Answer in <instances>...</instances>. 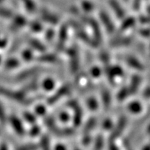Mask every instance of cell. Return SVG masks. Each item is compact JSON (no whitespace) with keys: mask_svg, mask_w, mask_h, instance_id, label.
I'll return each mask as SVG.
<instances>
[{"mask_svg":"<svg viewBox=\"0 0 150 150\" xmlns=\"http://www.w3.org/2000/svg\"><path fill=\"white\" fill-rule=\"evenodd\" d=\"M68 115L66 113H61V116H60V119L62 121H64V122H66L68 120Z\"/></svg>","mask_w":150,"mask_h":150,"instance_id":"d4e9b609","label":"cell"},{"mask_svg":"<svg viewBox=\"0 0 150 150\" xmlns=\"http://www.w3.org/2000/svg\"><path fill=\"white\" fill-rule=\"evenodd\" d=\"M54 37V31L52 29H49L46 32V38L47 41H52Z\"/></svg>","mask_w":150,"mask_h":150,"instance_id":"ffe728a7","label":"cell"},{"mask_svg":"<svg viewBox=\"0 0 150 150\" xmlns=\"http://www.w3.org/2000/svg\"><path fill=\"white\" fill-rule=\"evenodd\" d=\"M30 27H31V29L32 31H37V32H38V31L40 32V31H42V24H41L40 22H36V21L32 22V23L31 24Z\"/></svg>","mask_w":150,"mask_h":150,"instance_id":"d6986e66","label":"cell"},{"mask_svg":"<svg viewBox=\"0 0 150 150\" xmlns=\"http://www.w3.org/2000/svg\"><path fill=\"white\" fill-rule=\"evenodd\" d=\"M36 110V112L38 114H43L45 113V108L44 106H40L36 108V110Z\"/></svg>","mask_w":150,"mask_h":150,"instance_id":"cb8c5ba5","label":"cell"},{"mask_svg":"<svg viewBox=\"0 0 150 150\" xmlns=\"http://www.w3.org/2000/svg\"><path fill=\"white\" fill-rule=\"evenodd\" d=\"M31 46H32L33 48L38 50V51L43 52L45 50V47L42 43H41L40 41L34 40H32L31 41Z\"/></svg>","mask_w":150,"mask_h":150,"instance_id":"e0dca14e","label":"cell"},{"mask_svg":"<svg viewBox=\"0 0 150 150\" xmlns=\"http://www.w3.org/2000/svg\"><path fill=\"white\" fill-rule=\"evenodd\" d=\"M129 88H122L120 91H119L117 95V99L119 101H124V99H126L129 94Z\"/></svg>","mask_w":150,"mask_h":150,"instance_id":"9a60e30c","label":"cell"},{"mask_svg":"<svg viewBox=\"0 0 150 150\" xmlns=\"http://www.w3.org/2000/svg\"><path fill=\"white\" fill-rule=\"evenodd\" d=\"M127 124V118L125 117H123L120 119L119 122H117V126L115 129L112 131V134H111V136H110V138L112 140H114L115 138H117L121 134V133L122 132L124 129H125V127L126 126Z\"/></svg>","mask_w":150,"mask_h":150,"instance_id":"5b68a950","label":"cell"},{"mask_svg":"<svg viewBox=\"0 0 150 150\" xmlns=\"http://www.w3.org/2000/svg\"><path fill=\"white\" fill-rule=\"evenodd\" d=\"M135 24H136V20H135V19L134 18H127L124 20L123 23L121 24L120 29L121 31H127V29H130L131 27L134 26Z\"/></svg>","mask_w":150,"mask_h":150,"instance_id":"30bf717a","label":"cell"},{"mask_svg":"<svg viewBox=\"0 0 150 150\" xmlns=\"http://www.w3.org/2000/svg\"><path fill=\"white\" fill-rule=\"evenodd\" d=\"M67 38V28L65 26L61 27V29L59 31V36H58V45L57 47L59 50H61L63 47L64 44L66 41Z\"/></svg>","mask_w":150,"mask_h":150,"instance_id":"8992f818","label":"cell"},{"mask_svg":"<svg viewBox=\"0 0 150 150\" xmlns=\"http://www.w3.org/2000/svg\"><path fill=\"white\" fill-rule=\"evenodd\" d=\"M102 99H103V103L105 107H108L110 103V93H108L107 91H105L103 93L102 95Z\"/></svg>","mask_w":150,"mask_h":150,"instance_id":"2e32d148","label":"cell"},{"mask_svg":"<svg viewBox=\"0 0 150 150\" xmlns=\"http://www.w3.org/2000/svg\"><path fill=\"white\" fill-rule=\"evenodd\" d=\"M56 60H57V57L52 54H45L39 58V61H41V62H43V63H52L56 62Z\"/></svg>","mask_w":150,"mask_h":150,"instance_id":"7c38bea8","label":"cell"},{"mask_svg":"<svg viewBox=\"0 0 150 150\" xmlns=\"http://www.w3.org/2000/svg\"><path fill=\"white\" fill-rule=\"evenodd\" d=\"M109 4L110 6V8L112 9L114 13L117 17L118 19L122 20V19L125 18V10H124V8L121 6L120 4L118 2L117 0H109Z\"/></svg>","mask_w":150,"mask_h":150,"instance_id":"6da1fadb","label":"cell"},{"mask_svg":"<svg viewBox=\"0 0 150 150\" xmlns=\"http://www.w3.org/2000/svg\"><path fill=\"white\" fill-rule=\"evenodd\" d=\"M33 58V54L30 50H27V51L24 52V59L26 61H30Z\"/></svg>","mask_w":150,"mask_h":150,"instance_id":"7402d4cb","label":"cell"},{"mask_svg":"<svg viewBox=\"0 0 150 150\" xmlns=\"http://www.w3.org/2000/svg\"><path fill=\"white\" fill-rule=\"evenodd\" d=\"M131 42V38L129 37H123L115 38L110 42V45L113 47H124L129 45Z\"/></svg>","mask_w":150,"mask_h":150,"instance_id":"ba28073f","label":"cell"},{"mask_svg":"<svg viewBox=\"0 0 150 150\" xmlns=\"http://www.w3.org/2000/svg\"><path fill=\"white\" fill-rule=\"evenodd\" d=\"M88 106L91 109H96L97 107V104L96 100L94 99H92L88 102Z\"/></svg>","mask_w":150,"mask_h":150,"instance_id":"44dd1931","label":"cell"},{"mask_svg":"<svg viewBox=\"0 0 150 150\" xmlns=\"http://www.w3.org/2000/svg\"><path fill=\"white\" fill-rule=\"evenodd\" d=\"M126 62L129 66H131V67L135 69V70L139 71L144 70L143 65L136 58L133 57V56H129V57L127 58Z\"/></svg>","mask_w":150,"mask_h":150,"instance_id":"52a82bcc","label":"cell"},{"mask_svg":"<svg viewBox=\"0 0 150 150\" xmlns=\"http://www.w3.org/2000/svg\"><path fill=\"white\" fill-rule=\"evenodd\" d=\"M81 5L83 10L87 11V12H91V11H93V9L94 8L93 4L90 1H84L82 2Z\"/></svg>","mask_w":150,"mask_h":150,"instance_id":"ac0fdd59","label":"cell"},{"mask_svg":"<svg viewBox=\"0 0 150 150\" xmlns=\"http://www.w3.org/2000/svg\"><path fill=\"white\" fill-rule=\"evenodd\" d=\"M70 87L68 85L63 86L56 92L55 94H54V95H53V96L50 99L49 103H50V104H54V103L57 102L58 99L61 98V97H64L66 94L68 93V92L70 91Z\"/></svg>","mask_w":150,"mask_h":150,"instance_id":"3957f363","label":"cell"},{"mask_svg":"<svg viewBox=\"0 0 150 150\" xmlns=\"http://www.w3.org/2000/svg\"><path fill=\"white\" fill-rule=\"evenodd\" d=\"M140 81H141V78L140 77V76H138V75H134L133 76L132 79H131V86L130 88H129V91L130 92V93H136L137 91H138V87H139Z\"/></svg>","mask_w":150,"mask_h":150,"instance_id":"9c48e42d","label":"cell"},{"mask_svg":"<svg viewBox=\"0 0 150 150\" xmlns=\"http://www.w3.org/2000/svg\"><path fill=\"white\" fill-rule=\"evenodd\" d=\"M100 16V19L102 20L103 25L106 27V31L108 33H112L115 31V25H114L113 22L110 20V17L108 16L107 14L105 13L104 12H102L99 15Z\"/></svg>","mask_w":150,"mask_h":150,"instance_id":"277c9868","label":"cell"},{"mask_svg":"<svg viewBox=\"0 0 150 150\" xmlns=\"http://www.w3.org/2000/svg\"><path fill=\"white\" fill-rule=\"evenodd\" d=\"M42 86L45 91H50L54 88L55 83H54V81L52 79H46L43 81Z\"/></svg>","mask_w":150,"mask_h":150,"instance_id":"4fadbf2b","label":"cell"},{"mask_svg":"<svg viewBox=\"0 0 150 150\" xmlns=\"http://www.w3.org/2000/svg\"><path fill=\"white\" fill-rule=\"evenodd\" d=\"M41 18H42L43 21L47 22V23L51 24H54V25L58 24L59 21V18L56 16V15L52 13L46 9H43L41 11Z\"/></svg>","mask_w":150,"mask_h":150,"instance_id":"7a4b0ae2","label":"cell"},{"mask_svg":"<svg viewBox=\"0 0 150 150\" xmlns=\"http://www.w3.org/2000/svg\"><path fill=\"white\" fill-rule=\"evenodd\" d=\"M145 95V96L147 97H150V88H147V90H146L145 95Z\"/></svg>","mask_w":150,"mask_h":150,"instance_id":"484cf974","label":"cell"},{"mask_svg":"<svg viewBox=\"0 0 150 150\" xmlns=\"http://www.w3.org/2000/svg\"><path fill=\"white\" fill-rule=\"evenodd\" d=\"M140 34H141L142 36L144 37H147L150 35V29H142L140 31Z\"/></svg>","mask_w":150,"mask_h":150,"instance_id":"603a6c76","label":"cell"},{"mask_svg":"<svg viewBox=\"0 0 150 150\" xmlns=\"http://www.w3.org/2000/svg\"><path fill=\"white\" fill-rule=\"evenodd\" d=\"M128 108H129V110H130V112L134 114L140 113L142 110L141 104H140V102H136V101L130 103L129 105Z\"/></svg>","mask_w":150,"mask_h":150,"instance_id":"8fae6325","label":"cell"},{"mask_svg":"<svg viewBox=\"0 0 150 150\" xmlns=\"http://www.w3.org/2000/svg\"><path fill=\"white\" fill-rule=\"evenodd\" d=\"M24 6L30 13H34L36 11L37 6L33 0H23Z\"/></svg>","mask_w":150,"mask_h":150,"instance_id":"5bb4252c","label":"cell"}]
</instances>
